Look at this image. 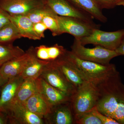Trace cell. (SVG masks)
Returning <instances> with one entry per match:
<instances>
[{
	"label": "cell",
	"instance_id": "1",
	"mask_svg": "<svg viewBox=\"0 0 124 124\" xmlns=\"http://www.w3.org/2000/svg\"><path fill=\"white\" fill-rule=\"evenodd\" d=\"M99 92L96 106L98 111L124 124V84L117 71L97 85Z\"/></svg>",
	"mask_w": 124,
	"mask_h": 124
},
{
	"label": "cell",
	"instance_id": "2",
	"mask_svg": "<svg viewBox=\"0 0 124 124\" xmlns=\"http://www.w3.org/2000/svg\"><path fill=\"white\" fill-rule=\"evenodd\" d=\"M99 92L96 85L88 81L78 88L70 102L75 122L85 113L96 107Z\"/></svg>",
	"mask_w": 124,
	"mask_h": 124
},
{
	"label": "cell",
	"instance_id": "3",
	"mask_svg": "<svg viewBox=\"0 0 124 124\" xmlns=\"http://www.w3.org/2000/svg\"><path fill=\"white\" fill-rule=\"evenodd\" d=\"M66 56L73 62L88 81L96 85L107 79L117 71L115 65L103 64L80 59L67 50Z\"/></svg>",
	"mask_w": 124,
	"mask_h": 124
},
{
	"label": "cell",
	"instance_id": "4",
	"mask_svg": "<svg viewBox=\"0 0 124 124\" xmlns=\"http://www.w3.org/2000/svg\"><path fill=\"white\" fill-rule=\"evenodd\" d=\"M71 51L80 59L103 64H109L112 59L120 55L115 50L99 46L92 48H86L75 39L71 46Z\"/></svg>",
	"mask_w": 124,
	"mask_h": 124
},
{
	"label": "cell",
	"instance_id": "5",
	"mask_svg": "<svg viewBox=\"0 0 124 124\" xmlns=\"http://www.w3.org/2000/svg\"><path fill=\"white\" fill-rule=\"evenodd\" d=\"M124 34V29L113 32H107L99 29H94L89 35L79 40L84 46L93 44L108 49L115 51L120 45Z\"/></svg>",
	"mask_w": 124,
	"mask_h": 124
},
{
	"label": "cell",
	"instance_id": "6",
	"mask_svg": "<svg viewBox=\"0 0 124 124\" xmlns=\"http://www.w3.org/2000/svg\"><path fill=\"white\" fill-rule=\"evenodd\" d=\"M57 20L61 34L67 33L79 40L89 35L94 29H99V24L93 25L77 18L57 15Z\"/></svg>",
	"mask_w": 124,
	"mask_h": 124
},
{
	"label": "cell",
	"instance_id": "7",
	"mask_svg": "<svg viewBox=\"0 0 124 124\" xmlns=\"http://www.w3.org/2000/svg\"><path fill=\"white\" fill-rule=\"evenodd\" d=\"M40 77L51 86L70 97L77 90L54 62L49 63Z\"/></svg>",
	"mask_w": 124,
	"mask_h": 124
},
{
	"label": "cell",
	"instance_id": "8",
	"mask_svg": "<svg viewBox=\"0 0 124 124\" xmlns=\"http://www.w3.org/2000/svg\"><path fill=\"white\" fill-rule=\"evenodd\" d=\"M45 5L60 16L72 17L93 25L97 24L91 16L78 8L68 0H43Z\"/></svg>",
	"mask_w": 124,
	"mask_h": 124
},
{
	"label": "cell",
	"instance_id": "9",
	"mask_svg": "<svg viewBox=\"0 0 124 124\" xmlns=\"http://www.w3.org/2000/svg\"><path fill=\"white\" fill-rule=\"evenodd\" d=\"M34 47L31 46L23 55L8 61L0 67V73L8 80L21 75L30 60L34 56Z\"/></svg>",
	"mask_w": 124,
	"mask_h": 124
},
{
	"label": "cell",
	"instance_id": "10",
	"mask_svg": "<svg viewBox=\"0 0 124 124\" xmlns=\"http://www.w3.org/2000/svg\"><path fill=\"white\" fill-rule=\"evenodd\" d=\"M6 113L8 115L9 124H45L43 119L29 111L23 103H14Z\"/></svg>",
	"mask_w": 124,
	"mask_h": 124
},
{
	"label": "cell",
	"instance_id": "11",
	"mask_svg": "<svg viewBox=\"0 0 124 124\" xmlns=\"http://www.w3.org/2000/svg\"><path fill=\"white\" fill-rule=\"evenodd\" d=\"M44 4L43 0H0V8L11 15H27Z\"/></svg>",
	"mask_w": 124,
	"mask_h": 124
},
{
	"label": "cell",
	"instance_id": "12",
	"mask_svg": "<svg viewBox=\"0 0 124 124\" xmlns=\"http://www.w3.org/2000/svg\"><path fill=\"white\" fill-rule=\"evenodd\" d=\"M44 120L45 124H75L70 101L52 107L50 112Z\"/></svg>",
	"mask_w": 124,
	"mask_h": 124
},
{
	"label": "cell",
	"instance_id": "13",
	"mask_svg": "<svg viewBox=\"0 0 124 124\" xmlns=\"http://www.w3.org/2000/svg\"><path fill=\"white\" fill-rule=\"evenodd\" d=\"M66 55L53 62L69 82L77 89L88 81L75 64L68 58Z\"/></svg>",
	"mask_w": 124,
	"mask_h": 124
},
{
	"label": "cell",
	"instance_id": "14",
	"mask_svg": "<svg viewBox=\"0 0 124 124\" xmlns=\"http://www.w3.org/2000/svg\"><path fill=\"white\" fill-rule=\"evenodd\" d=\"M24 79L21 75L11 78L1 87L0 111L6 113L13 103L16 93Z\"/></svg>",
	"mask_w": 124,
	"mask_h": 124
},
{
	"label": "cell",
	"instance_id": "15",
	"mask_svg": "<svg viewBox=\"0 0 124 124\" xmlns=\"http://www.w3.org/2000/svg\"><path fill=\"white\" fill-rule=\"evenodd\" d=\"M38 92L53 107L70 101V97L58 91L48 84L42 78L36 79Z\"/></svg>",
	"mask_w": 124,
	"mask_h": 124
},
{
	"label": "cell",
	"instance_id": "16",
	"mask_svg": "<svg viewBox=\"0 0 124 124\" xmlns=\"http://www.w3.org/2000/svg\"><path fill=\"white\" fill-rule=\"evenodd\" d=\"M27 109L44 119L52 107L39 93L37 92L23 103Z\"/></svg>",
	"mask_w": 124,
	"mask_h": 124
},
{
	"label": "cell",
	"instance_id": "17",
	"mask_svg": "<svg viewBox=\"0 0 124 124\" xmlns=\"http://www.w3.org/2000/svg\"><path fill=\"white\" fill-rule=\"evenodd\" d=\"M9 17L11 22L17 27L22 37L35 40L41 39L34 31V23L27 15L9 14Z\"/></svg>",
	"mask_w": 124,
	"mask_h": 124
},
{
	"label": "cell",
	"instance_id": "18",
	"mask_svg": "<svg viewBox=\"0 0 124 124\" xmlns=\"http://www.w3.org/2000/svg\"><path fill=\"white\" fill-rule=\"evenodd\" d=\"M74 6L91 16L93 18L106 23L107 18L94 0H68Z\"/></svg>",
	"mask_w": 124,
	"mask_h": 124
},
{
	"label": "cell",
	"instance_id": "19",
	"mask_svg": "<svg viewBox=\"0 0 124 124\" xmlns=\"http://www.w3.org/2000/svg\"><path fill=\"white\" fill-rule=\"evenodd\" d=\"M37 92L36 79H25L19 87L13 103H23Z\"/></svg>",
	"mask_w": 124,
	"mask_h": 124
},
{
	"label": "cell",
	"instance_id": "20",
	"mask_svg": "<svg viewBox=\"0 0 124 124\" xmlns=\"http://www.w3.org/2000/svg\"><path fill=\"white\" fill-rule=\"evenodd\" d=\"M49 62L38 59L33 56L21 74L24 79L36 80L39 77Z\"/></svg>",
	"mask_w": 124,
	"mask_h": 124
},
{
	"label": "cell",
	"instance_id": "21",
	"mask_svg": "<svg viewBox=\"0 0 124 124\" xmlns=\"http://www.w3.org/2000/svg\"><path fill=\"white\" fill-rule=\"evenodd\" d=\"M25 53L19 46H14L13 43H0V67L8 61L23 55Z\"/></svg>",
	"mask_w": 124,
	"mask_h": 124
},
{
	"label": "cell",
	"instance_id": "22",
	"mask_svg": "<svg viewBox=\"0 0 124 124\" xmlns=\"http://www.w3.org/2000/svg\"><path fill=\"white\" fill-rule=\"evenodd\" d=\"M22 38L17 26L11 22L0 29V43L10 44L15 40Z\"/></svg>",
	"mask_w": 124,
	"mask_h": 124
},
{
	"label": "cell",
	"instance_id": "23",
	"mask_svg": "<svg viewBox=\"0 0 124 124\" xmlns=\"http://www.w3.org/2000/svg\"><path fill=\"white\" fill-rule=\"evenodd\" d=\"M67 50L58 44L48 46L45 45L43 49L42 60L45 62H54L64 57Z\"/></svg>",
	"mask_w": 124,
	"mask_h": 124
},
{
	"label": "cell",
	"instance_id": "24",
	"mask_svg": "<svg viewBox=\"0 0 124 124\" xmlns=\"http://www.w3.org/2000/svg\"><path fill=\"white\" fill-rule=\"evenodd\" d=\"M56 14L50 8L45 4L33 10L27 15L33 23L42 22L45 17Z\"/></svg>",
	"mask_w": 124,
	"mask_h": 124
},
{
	"label": "cell",
	"instance_id": "25",
	"mask_svg": "<svg viewBox=\"0 0 124 124\" xmlns=\"http://www.w3.org/2000/svg\"><path fill=\"white\" fill-rule=\"evenodd\" d=\"M57 15H48L46 16L42 19V22L47 29L50 31L53 36H56L62 35L60 32V28L58 23L56 16Z\"/></svg>",
	"mask_w": 124,
	"mask_h": 124
},
{
	"label": "cell",
	"instance_id": "26",
	"mask_svg": "<svg viewBox=\"0 0 124 124\" xmlns=\"http://www.w3.org/2000/svg\"><path fill=\"white\" fill-rule=\"evenodd\" d=\"M77 124H102L101 120L94 114L92 110L82 115L75 122Z\"/></svg>",
	"mask_w": 124,
	"mask_h": 124
},
{
	"label": "cell",
	"instance_id": "27",
	"mask_svg": "<svg viewBox=\"0 0 124 124\" xmlns=\"http://www.w3.org/2000/svg\"><path fill=\"white\" fill-rule=\"evenodd\" d=\"M124 0H94L101 9L113 8Z\"/></svg>",
	"mask_w": 124,
	"mask_h": 124
},
{
	"label": "cell",
	"instance_id": "28",
	"mask_svg": "<svg viewBox=\"0 0 124 124\" xmlns=\"http://www.w3.org/2000/svg\"><path fill=\"white\" fill-rule=\"evenodd\" d=\"M93 113L101 120L102 124H119V122L111 117L104 115L99 112L96 107L92 110Z\"/></svg>",
	"mask_w": 124,
	"mask_h": 124
},
{
	"label": "cell",
	"instance_id": "29",
	"mask_svg": "<svg viewBox=\"0 0 124 124\" xmlns=\"http://www.w3.org/2000/svg\"><path fill=\"white\" fill-rule=\"evenodd\" d=\"M33 28L36 34L41 39L44 38L45 32L47 28L42 22L34 23Z\"/></svg>",
	"mask_w": 124,
	"mask_h": 124
},
{
	"label": "cell",
	"instance_id": "30",
	"mask_svg": "<svg viewBox=\"0 0 124 124\" xmlns=\"http://www.w3.org/2000/svg\"><path fill=\"white\" fill-rule=\"evenodd\" d=\"M11 22L9 14L0 8V29Z\"/></svg>",
	"mask_w": 124,
	"mask_h": 124
},
{
	"label": "cell",
	"instance_id": "31",
	"mask_svg": "<svg viewBox=\"0 0 124 124\" xmlns=\"http://www.w3.org/2000/svg\"><path fill=\"white\" fill-rule=\"evenodd\" d=\"M9 124V117L7 113L0 111V124Z\"/></svg>",
	"mask_w": 124,
	"mask_h": 124
},
{
	"label": "cell",
	"instance_id": "32",
	"mask_svg": "<svg viewBox=\"0 0 124 124\" xmlns=\"http://www.w3.org/2000/svg\"><path fill=\"white\" fill-rule=\"evenodd\" d=\"M115 51L120 55H124V34L120 45L116 49Z\"/></svg>",
	"mask_w": 124,
	"mask_h": 124
},
{
	"label": "cell",
	"instance_id": "33",
	"mask_svg": "<svg viewBox=\"0 0 124 124\" xmlns=\"http://www.w3.org/2000/svg\"><path fill=\"white\" fill-rule=\"evenodd\" d=\"M8 80L4 78L0 73V88H1V87L7 82Z\"/></svg>",
	"mask_w": 124,
	"mask_h": 124
},
{
	"label": "cell",
	"instance_id": "34",
	"mask_svg": "<svg viewBox=\"0 0 124 124\" xmlns=\"http://www.w3.org/2000/svg\"><path fill=\"white\" fill-rule=\"evenodd\" d=\"M119 6H122L124 7V1H122V2H121V3H120Z\"/></svg>",
	"mask_w": 124,
	"mask_h": 124
},
{
	"label": "cell",
	"instance_id": "35",
	"mask_svg": "<svg viewBox=\"0 0 124 124\" xmlns=\"http://www.w3.org/2000/svg\"><path fill=\"white\" fill-rule=\"evenodd\" d=\"M1 90V88H0V94Z\"/></svg>",
	"mask_w": 124,
	"mask_h": 124
}]
</instances>
